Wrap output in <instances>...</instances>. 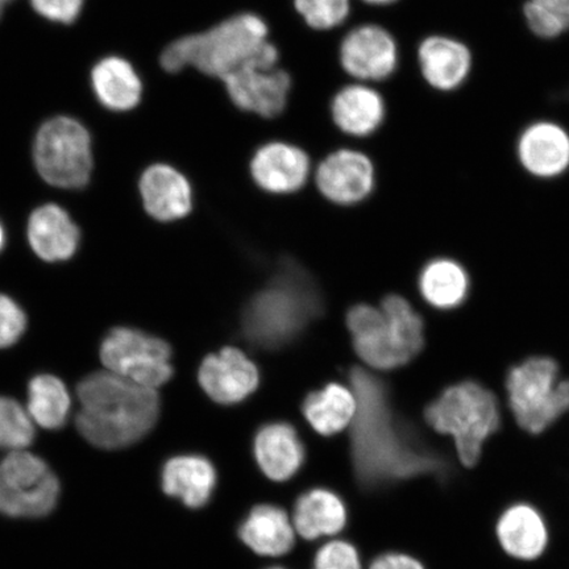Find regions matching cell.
<instances>
[{
    "instance_id": "1",
    "label": "cell",
    "mask_w": 569,
    "mask_h": 569,
    "mask_svg": "<svg viewBox=\"0 0 569 569\" xmlns=\"http://www.w3.org/2000/svg\"><path fill=\"white\" fill-rule=\"evenodd\" d=\"M350 380L358 401L351 458L360 486L375 489L419 476L445 480L448 461L398 421L386 386L361 368H353Z\"/></svg>"
},
{
    "instance_id": "2",
    "label": "cell",
    "mask_w": 569,
    "mask_h": 569,
    "mask_svg": "<svg viewBox=\"0 0 569 569\" xmlns=\"http://www.w3.org/2000/svg\"><path fill=\"white\" fill-rule=\"evenodd\" d=\"M77 393L81 403L77 429L90 445L102 450L138 443L158 422V391L109 371L84 377Z\"/></svg>"
},
{
    "instance_id": "3",
    "label": "cell",
    "mask_w": 569,
    "mask_h": 569,
    "mask_svg": "<svg viewBox=\"0 0 569 569\" xmlns=\"http://www.w3.org/2000/svg\"><path fill=\"white\" fill-rule=\"evenodd\" d=\"M279 56L277 48L268 41L266 21L253 13H240L209 31L176 40L162 52L160 62L169 73L193 67L223 81L248 63L279 61Z\"/></svg>"
},
{
    "instance_id": "4",
    "label": "cell",
    "mask_w": 569,
    "mask_h": 569,
    "mask_svg": "<svg viewBox=\"0 0 569 569\" xmlns=\"http://www.w3.org/2000/svg\"><path fill=\"white\" fill-rule=\"evenodd\" d=\"M322 309L315 280L296 262L284 261L267 288L247 305L244 337L256 347L277 350L300 336Z\"/></svg>"
},
{
    "instance_id": "5",
    "label": "cell",
    "mask_w": 569,
    "mask_h": 569,
    "mask_svg": "<svg viewBox=\"0 0 569 569\" xmlns=\"http://www.w3.org/2000/svg\"><path fill=\"white\" fill-rule=\"evenodd\" d=\"M347 323L356 352L372 368H400L423 350L422 317L401 296H388L380 309L355 306L348 312Z\"/></svg>"
},
{
    "instance_id": "6",
    "label": "cell",
    "mask_w": 569,
    "mask_h": 569,
    "mask_svg": "<svg viewBox=\"0 0 569 569\" xmlns=\"http://www.w3.org/2000/svg\"><path fill=\"white\" fill-rule=\"evenodd\" d=\"M432 430L450 437L462 466H478L483 445L500 430L501 409L492 390L475 380L446 388L425 410Z\"/></svg>"
},
{
    "instance_id": "7",
    "label": "cell",
    "mask_w": 569,
    "mask_h": 569,
    "mask_svg": "<svg viewBox=\"0 0 569 569\" xmlns=\"http://www.w3.org/2000/svg\"><path fill=\"white\" fill-rule=\"evenodd\" d=\"M505 389L511 415L531 436L549 430L569 412V379L560 376L558 361L549 356H530L511 367Z\"/></svg>"
},
{
    "instance_id": "8",
    "label": "cell",
    "mask_w": 569,
    "mask_h": 569,
    "mask_svg": "<svg viewBox=\"0 0 569 569\" xmlns=\"http://www.w3.org/2000/svg\"><path fill=\"white\" fill-rule=\"evenodd\" d=\"M33 158L42 180L52 187H87L92 170L91 138L87 127L69 117L49 119L36 134Z\"/></svg>"
},
{
    "instance_id": "9",
    "label": "cell",
    "mask_w": 569,
    "mask_h": 569,
    "mask_svg": "<svg viewBox=\"0 0 569 569\" xmlns=\"http://www.w3.org/2000/svg\"><path fill=\"white\" fill-rule=\"evenodd\" d=\"M60 481L44 460L26 450L0 461V513L12 518H41L56 508Z\"/></svg>"
},
{
    "instance_id": "10",
    "label": "cell",
    "mask_w": 569,
    "mask_h": 569,
    "mask_svg": "<svg viewBox=\"0 0 569 569\" xmlns=\"http://www.w3.org/2000/svg\"><path fill=\"white\" fill-rule=\"evenodd\" d=\"M166 341L127 327L109 332L101 346L107 371L146 388H159L173 375Z\"/></svg>"
},
{
    "instance_id": "11",
    "label": "cell",
    "mask_w": 569,
    "mask_h": 569,
    "mask_svg": "<svg viewBox=\"0 0 569 569\" xmlns=\"http://www.w3.org/2000/svg\"><path fill=\"white\" fill-rule=\"evenodd\" d=\"M277 62L254 61L226 77L227 94L233 104L264 118L280 116L288 102L291 80L287 71L276 68Z\"/></svg>"
},
{
    "instance_id": "12",
    "label": "cell",
    "mask_w": 569,
    "mask_h": 569,
    "mask_svg": "<svg viewBox=\"0 0 569 569\" xmlns=\"http://www.w3.org/2000/svg\"><path fill=\"white\" fill-rule=\"evenodd\" d=\"M516 158L536 180H558L569 172L568 128L552 119L533 120L518 134Z\"/></svg>"
},
{
    "instance_id": "13",
    "label": "cell",
    "mask_w": 569,
    "mask_h": 569,
    "mask_svg": "<svg viewBox=\"0 0 569 569\" xmlns=\"http://www.w3.org/2000/svg\"><path fill=\"white\" fill-rule=\"evenodd\" d=\"M417 60L427 87L439 94L465 88L475 68L472 48L447 33L426 36L417 48Z\"/></svg>"
},
{
    "instance_id": "14",
    "label": "cell",
    "mask_w": 569,
    "mask_h": 569,
    "mask_svg": "<svg viewBox=\"0 0 569 569\" xmlns=\"http://www.w3.org/2000/svg\"><path fill=\"white\" fill-rule=\"evenodd\" d=\"M400 53L397 41L379 26L356 28L340 47V62L361 81H383L395 73Z\"/></svg>"
},
{
    "instance_id": "15",
    "label": "cell",
    "mask_w": 569,
    "mask_h": 569,
    "mask_svg": "<svg viewBox=\"0 0 569 569\" xmlns=\"http://www.w3.org/2000/svg\"><path fill=\"white\" fill-rule=\"evenodd\" d=\"M199 382L213 401L233 405L246 400L258 388L259 372L243 352L224 348L203 361Z\"/></svg>"
},
{
    "instance_id": "16",
    "label": "cell",
    "mask_w": 569,
    "mask_h": 569,
    "mask_svg": "<svg viewBox=\"0 0 569 569\" xmlns=\"http://www.w3.org/2000/svg\"><path fill=\"white\" fill-rule=\"evenodd\" d=\"M317 182L330 201L340 204L358 203L373 189V166L367 156L341 149L320 163Z\"/></svg>"
},
{
    "instance_id": "17",
    "label": "cell",
    "mask_w": 569,
    "mask_h": 569,
    "mask_svg": "<svg viewBox=\"0 0 569 569\" xmlns=\"http://www.w3.org/2000/svg\"><path fill=\"white\" fill-rule=\"evenodd\" d=\"M251 169L262 189L270 193H291L308 180L310 161L300 148L270 142L256 152Z\"/></svg>"
},
{
    "instance_id": "18",
    "label": "cell",
    "mask_w": 569,
    "mask_h": 569,
    "mask_svg": "<svg viewBox=\"0 0 569 569\" xmlns=\"http://www.w3.org/2000/svg\"><path fill=\"white\" fill-rule=\"evenodd\" d=\"M253 450L261 471L270 480L279 482L293 478L306 458L297 430L284 422L262 426L254 438Z\"/></svg>"
},
{
    "instance_id": "19",
    "label": "cell",
    "mask_w": 569,
    "mask_h": 569,
    "mask_svg": "<svg viewBox=\"0 0 569 569\" xmlns=\"http://www.w3.org/2000/svg\"><path fill=\"white\" fill-rule=\"evenodd\" d=\"M497 538L505 552L519 560H533L549 545L542 515L529 503L511 505L497 522Z\"/></svg>"
},
{
    "instance_id": "20",
    "label": "cell",
    "mask_w": 569,
    "mask_h": 569,
    "mask_svg": "<svg viewBox=\"0 0 569 569\" xmlns=\"http://www.w3.org/2000/svg\"><path fill=\"white\" fill-rule=\"evenodd\" d=\"M163 492L181 500L190 509L203 508L217 487V471L201 455H180L162 468Z\"/></svg>"
},
{
    "instance_id": "21",
    "label": "cell",
    "mask_w": 569,
    "mask_h": 569,
    "mask_svg": "<svg viewBox=\"0 0 569 569\" xmlns=\"http://www.w3.org/2000/svg\"><path fill=\"white\" fill-rule=\"evenodd\" d=\"M140 193L149 216L161 222L183 218L191 210V189L187 178L162 163L148 168L141 176Z\"/></svg>"
},
{
    "instance_id": "22",
    "label": "cell",
    "mask_w": 569,
    "mask_h": 569,
    "mask_svg": "<svg viewBox=\"0 0 569 569\" xmlns=\"http://www.w3.org/2000/svg\"><path fill=\"white\" fill-rule=\"evenodd\" d=\"M28 239L42 260L62 261L76 253L80 231L66 210L57 204H46L33 211L28 223Z\"/></svg>"
},
{
    "instance_id": "23",
    "label": "cell",
    "mask_w": 569,
    "mask_h": 569,
    "mask_svg": "<svg viewBox=\"0 0 569 569\" xmlns=\"http://www.w3.org/2000/svg\"><path fill=\"white\" fill-rule=\"evenodd\" d=\"M243 542L262 557H282L295 546V529L287 511L274 505H259L239 528Z\"/></svg>"
},
{
    "instance_id": "24",
    "label": "cell",
    "mask_w": 569,
    "mask_h": 569,
    "mask_svg": "<svg viewBox=\"0 0 569 569\" xmlns=\"http://www.w3.org/2000/svg\"><path fill=\"white\" fill-rule=\"evenodd\" d=\"M92 90L106 109L126 112L140 103L142 83L138 71L122 57L110 56L91 71Z\"/></svg>"
},
{
    "instance_id": "25",
    "label": "cell",
    "mask_w": 569,
    "mask_h": 569,
    "mask_svg": "<svg viewBox=\"0 0 569 569\" xmlns=\"http://www.w3.org/2000/svg\"><path fill=\"white\" fill-rule=\"evenodd\" d=\"M333 122L352 137H368L379 130L386 118L382 97L365 84H352L340 90L332 102Z\"/></svg>"
},
{
    "instance_id": "26",
    "label": "cell",
    "mask_w": 569,
    "mask_h": 569,
    "mask_svg": "<svg viewBox=\"0 0 569 569\" xmlns=\"http://www.w3.org/2000/svg\"><path fill=\"white\" fill-rule=\"evenodd\" d=\"M347 525V508L340 496L329 489L316 488L298 498L295 526L308 540L337 536Z\"/></svg>"
},
{
    "instance_id": "27",
    "label": "cell",
    "mask_w": 569,
    "mask_h": 569,
    "mask_svg": "<svg viewBox=\"0 0 569 569\" xmlns=\"http://www.w3.org/2000/svg\"><path fill=\"white\" fill-rule=\"evenodd\" d=\"M425 301L438 310L458 309L471 291V279L459 261L440 258L429 262L419 276Z\"/></svg>"
},
{
    "instance_id": "28",
    "label": "cell",
    "mask_w": 569,
    "mask_h": 569,
    "mask_svg": "<svg viewBox=\"0 0 569 569\" xmlns=\"http://www.w3.org/2000/svg\"><path fill=\"white\" fill-rule=\"evenodd\" d=\"M358 401L352 390L340 383L315 391L303 402V415L320 436L331 437L353 421Z\"/></svg>"
},
{
    "instance_id": "29",
    "label": "cell",
    "mask_w": 569,
    "mask_h": 569,
    "mask_svg": "<svg viewBox=\"0 0 569 569\" xmlns=\"http://www.w3.org/2000/svg\"><path fill=\"white\" fill-rule=\"evenodd\" d=\"M28 415L47 430H59L67 423L70 396L63 382L51 375H41L28 387Z\"/></svg>"
},
{
    "instance_id": "30",
    "label": "cell",
    "mask_w": 569,
    "mask_h": 569,
    "mask_svg": "<svg viewBox=\"0 0 569 569\" xmlns=\"http://www.w3.org/2000/svg\"><path fill=\"white\" fill-rule=\"evenodd\" d=\"M34 439L32 418L12 398L0 397V450L20 451Z\"/></svg>"
},
{
    "instance_id": "31",
    "label": "cell",
    "mask_w": 569,
    "mask_h": 569,
    "mask_svg": "<svg viewBox=\"0 0 569 569\" xmlns=\"http://www.w3.org/2000/svg\"><path fill=\"white\" fill-rule=\"evenodd\" d=\"M522 18L537 40L557 41L569 33V19L547 0H525Z\"/></svg>"
},
{
    "instance_id": "32",
    "label": "cell",
    "mask_w": 569,
    "mask_h": 569,
    "mask_svg": "<svg viewBox=\"0 0 569 569\" xmlns=\"http://www.w3.org/2000/svg\"><path fill=\"white\" fill-rule=\"evenodd\" d=\"M296 9L311 28L332 30L350 13V0H296Z\"/></svg>"
},
{
    "instance_id": "33",
    "label": "cell",
    "mask_w": 569,
    "mask_h": 569,
    "mask_svg": "<svg viewBox=\"0 0 569 569\" xmlns=\"http://www.w3.org/2000/svg\"><path fill=\"white\" fill-rule=\"evenodd\" d=\"M315 569H361L359 552L346 540H332L317 552Z\"/></svg>"
},
{
    "instance_id": "34",
    "label": "cell",
    "mask_w": 569,
    "mask_h": 569,
    "mask_svg": "<svg viewBox=\"0 0 569 569\" xmlns=\"http://www.w3.org/2000/svg\"><path fill=\"white\" fill-rule=\"evenodd\" d=\"M27 318L10 297L0 295V348L16 345L23 336Z\"/></svg>"
},
{
    "instance_id": "35",
    "label": "cell",
    "mask_w": 569,
    "mask_h": 569,
    "mask_svg": "<svg viewBox=\"0 0 569 569\" xmlns=\"http://www.w3.org/2000/svg\"><path fill=\"white\" fill-rule=\"evenodd\" d=\"M31 4L42 18L71 24L81 16L84 0H31Z\"/></svg>"
},
{
    "instance_id": "36",
    "label": "cell",
    "mask_w": 569,
    "mask_h": 569,
    "mask_svg": "<svg viewBox=\"0 0 569 569\" xmlns=\"http://www.w3.org/2000/svg\"><path fill=\"white\" fill-rule=\"evenodd\" d=\"M371 569H425L421 561L409 557V555L389 552L376 558Z\"/></svg>"
},
{
    "instance_id": "37",
    "label": "cell",
    "mask_w": 569,
    "mask_h": 569,
    "mask_svg": "<svg viewBox=\"0 0 569 569\" xmlns=\"http://www.w3.org/2000/svg\"><path fill=\"white\" fill-rule=\"evenodd\" d=\"M547 2L569 19V0H547Z\"/></svg>"
},
{
    "instance_id": "38",
    "label": "cell",
    "mask_w": 569,
    "mask_h": 569,
    "mask_svg": "<svg viewBox=\"0 0 569 569\" xmlns=\"http://www.w3.org/2000/svg\"><path fill=\"white\" fill-rule=\"evenodd\" d=\"M365 2L373 6H388L398 2V0H365Z\"/></svg>"
},
{
    "instance_id": "39",
    "label": "cell",
    "mask_w": 569,
    "mask_h": 569,
    "mask_svg": "<svg viewBox=\"0 0 569 569\" xmlns=\"http://www.w3.org/2000/svg\"><path fill=\"white\" fill-rule=\"evenodd\" d=\"M4 246V231L2 224H0V251H2V248Z\"/></svg>"
},
{
    "instance_id": "40",
    "label": "cell",
    "mask_w": 569,
    "mask_h": 569,
    "mask_svg": "<svg viewBox=\"0 0 569 569\" xmlns=\"http://www.w3.org/2000/svg\"><path fill=\"white\" fill-rule=\"evenodd\" d=\"M6 4L4 0H0V18L3 16Z\"/></svg>"
},
{
    "instance_id": "41",
    "label": "cell",
    "mask_w": 569,
    "mask_h": 569,
    "mask_svg": "<svg viewBox=\"0 0 569 569\" xmlns=\"http://www.w3.org/2000/svg\"><path fill=\"white\" fill-rule=\"evenodd\" d=\"M269 569H284V568L273 567V568H269Z\"/></svg>"
},
{
    "instance_id": "42",
    "label": "cell",
    "mask_w": 569,
    "mask_h": 569,
    "mask_svg": "<svg viewBox=\"0 0 569 569\" xmlns=\"http://www.w3.org/2000/svg\"><path fill=\"white\" fill-rule=\"evenodd\" d=\"M4 2H6V3H10V2H11V0H4Z\"/></svg>"
}]
</instances>
